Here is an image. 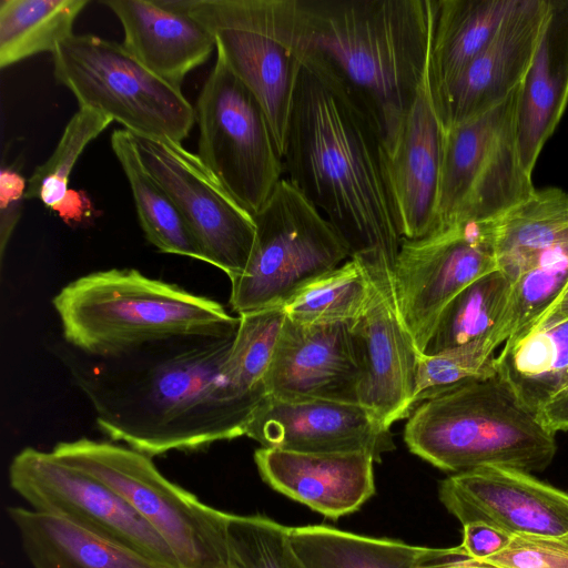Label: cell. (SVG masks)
<instances>
[{
  "mask_svg": "<svg viewBox=\"0 0 568 568\" xmlns=\"http://www.w3.org/2000/svg\"><path fill=\"white\" fill-rule=\"evenodd\" d=\"M237 332V331H236ZM235 334L174 337L71 364L110 439L150 457L199 450L245 435L261 402L223 374Z\"/></svg>",
  "mask_w": 568,
  "mask_h": 568,
  "instance_id": "6da1fadb",
  "label": "cell"
},
{
  "mask_svg": "<svg viewBox=\"0 0 568 568\" xmlns=\"http://www.w3.org/2000/svg\"><path fill=\"white\" fill-rule=\"evenodd\" d=\"M296 58L334 73L375 122L385 152L430 59L437 0H248Z\"/></svg>",
  "mask_w": 568,
  "mask_h": 568,
  "instance_id": "7a4b0ae2",
  "label": "cell"
},
{
  "mask_svg": "<svg viewBox=\"0 0 568 568\" xmlns=\"http://www.w3.org/2000/svg\"><path fill=\"white\" fill-rule=\"evenodd\" d=\"M297 60L301 70L282 154L285 178L333 224L352 255L382 252L394 266L403 237L382 135L334 73Z\"/></svg>",
  "mask_w": 568,
  "mask_h": 568,
  "instance_id": "3957f363",
  "label": "cell"
},
{
  "mask_svg": "<svg viewBox=\"0 0 568 568\" xmlns=\"http://www.w3.org/2000/svg\"><path fill=\"white\" fill-rule=\"evenodd\" d=\"M52 304L67 343L100 358L174 337L231 335L240 324L219 302L135 268L83 275Z\"/></svg>",
  "mask_w": 568,
  "mask_h": 568,
  "instance_id": "277c9868",
  "label": "cell"
},
{
  "mask_svg": "<svg viewBox=\"0 0 568 568\" xmlns=\"http://www.w3.org/2000/svg\"><path fill=\"white\" fill-rule=\"evenodd\" d=\"M555 435L497 375L420 403L404 428L413 454L452 474L544 470L557 450Z\"/></svg>",
  "mask_w": 568,
  "mask_h": 568,
  "instance_id": "5b68a950",
  "label": "cell"
},
{
  "mask_svg": "<svg viewBox=\"0 0 568 568\" xmlns=\"http://www.w3.org/2000/svg\"><path fill=\"white\" fill-rule=\"evenodd\" d=\"M52 454L114 490L169 545L181 568L231 565L229 513L169 480L150 456L128 446L80 438Z\"/></svg>",
  "mask_w": 568,
  "mask_h": 568,
  "instance_id": "8992f818",
  "label": "cell"
},
{
  "mask_svg": "<svg viewBox=\"0 0 568 568\" xmlns=\"http://www.w3.org/2000/svg\"><path fill=\"white\" fill-rule=\"evenodd\" d=\"M253 219L256 233L248 262L230 280V305L237 315L283 306L352 256L333 224L285 176Z\"/></svg>",
  "mask_w": 568,
  "mask_h": 568,
  "instance_id": "52a82bcc",
  "label": "cell"
},
{
  "mask_svg": "<svg viewBox=\"0 0 568 568\" xmlns=\"http://www.w3.org/2000/svg\"><path fill=\"white\" fill-rule=\"evenodd\" d=\"M53 74L80 108L99 111L136 135L181 143L195 109L123 44L94 34H72L52 52Z\"/></svg>",
  "mask_w": 568,
  "mask_h": 568,
  "instance_id": "ba28073f",
  "label": "cell"
},
{
  "mask_svg": "<svg viewBox=\"0 0 568 568\" xmlns=\"http://www.w3.org/2000/svg\"><path fill=\"white\" fill-rule=\"evenodd\" d=\"M519 85L486 113L445 130L434 232L496 220L536 191L516 144Z\"/></svg>",
  "mask_w": 568,
  "mask_h": 568,
  "instance_id": "9c48e42d",
  "label": "cell"
},
{
  "mask_svg": "<svg viewBox=\"0 0 568 568\" xmlns=\"http://www.w3.org/2000/svg\"><path fill=\"white\" fill-rule=\"evenodd\" d=\"M195 115L200 160L253 216L284 178L283 158L262 105L217 51Z\"/></svg>",
  "mask_w": 568,
  "mask_h": 568,
  "instance_id": "30bf717a",
  "label": "cell"
},
{
  "mask_svg": "<svg viewBox=\"0 0 568 568\" xmlns=\"http://www.w3.org/2000/svg\"><path fill=\"white\" fill-rule=\"evenodd\" d=\"M9 484L37 511L181 568L163 538L114 490L52 452L32 447L20 450L9 465Z\"/></svg>",
  "mask_w": 568,
  "mask_h": 568,
  "instance_id": "8fae6325",
  "label": "cell"
},
{
  "mask_svg": "<svg viewBox=\"0 0 568 568\" xmlns=\"http://www.w3.org/2000/svg\"><path fill=\"white\" fill-rule=\"evenodd\" d=\"M496 221H466L418 240L402 239L394 282L402 317L422 354L446 305L497 268Z\"/></svg>",
  "mask_w": 568,
  "mask_h": 568,
  "instance_id": "7c38bea8",
  "label": "cell"
},
{
  "mask_svg": "<svg viewBox=\"0 0 568 568\" xmlns=\"http://www.w3.org/2000/svg\"><path fill=\"white\" fill-rule=\"evenodd\" d=\"M138 154L155 181L166 191L190 227L203 262L223 271L230 280L248 262L256 227L197 154L181 143L132 133Z\"/></svg>",
  "mask_w": 568,
  "mask_h": 568,
  "instance_id": "4fadbf2b",
  "label": "cell"
},
{
  "mask_svg": "<svg viewBox=\"0 0 568 568\" xmlns=\"http://www.w3.org/2000/svg\"><path fill=\"white\" fill-rule=\"evenodd\" d=\"M371 284V298L353 324L362 379L359 404L386 426L409 417L415 405L416 371L420 352L402 317L393 264L382 252L355 254Z\"/></svg>",
  "mask_w": 568,
  "mask_h": 568,
  "instance_id": "5bb4252c",
  "label": "cell"
},
{
  "mask_svg": "<svg viewBox=\"0 0 568 568\" xmlns=\"http://www.w3.org/2000/svg\"><path fill=\"white\" fill-rule=\"evenodd\" d=\"M173 2L214 36L216 51L262 105L283 154L301 62L262 26L248 0Z\"/></svg>",
  "mask_w": 568,
  "mask_h": 568,
  "instance_id": "9a60e30c",
  "label": "cell"
},
{
  "mask_svg": "<svg viewBox=\"0 0 568 568\" xmlns=\"http://www.w3.org/2000/svg\"><path fill=\"white\" fill-rule=\"evenodd\" d=\"M444 507L463 525L483 523L509 537L568 541V495L523 470L485 466L439 483Z\"/></svg>",
  "mask_w": 568,
  "mask_h": 568,
  "instance_id": "2e32d148",
  "label": "cell"
},
{
  "mask_svg": "<svg viewBox=\"0 0 568 568\" xmlns=\"http://www.w3.org/2000/svg\"><path fill=\"white\" fill-rule=\"evenodd\" d=\"M245 436L261 447L296 453H364L381 463L396 445L389 427L358 403L266 396Z\"/></svg>",
  "mask_w": 568,
  "mask_h": 568,
  "instance_id": "e0dca14e",
  "label": "cell"
},
{
  "mask_svg": "<svg viewBox=\"0 0 568 568\" xmlns=\"http://www.w3.org/2000/svg\"><path fill=\"white\" fill-rule=\"evenodd\" d=\"M361 379L353 324H304L285 317L264 382L267 396L359 404Z\"/></svg>",
  "mask_w": 568,
  "mask_h": 568,
  "instance_id": "ac0fdd59",
  "label": "cell"
},
{
  "mask_svg": "<svg viewBox=\"0 0 568 568\" xmlns=\"http://www.w3.org/2000/svg\"><path fill=\"white\" fill-rule=\"evenodd\" d=\"M444 136L429 59L396 139L385 152L388 186L403 239L418 240L435 230Z\"/></svg>",
  "mask_w": 568,
  "mask_h": 568,
  "instance_id": "d6986e66",
  "label": "cell"
},
{
  "mask_svg": "<svg viewBox=\"0 0 568 568\" xmlns=\"http://www.w3.org/2000/svg\"><path fill=\"white\" fill-rule=\"evenodd\" d=\"M549 11V0H518L490 44L435 100L445 130L491 110L521 83Z\"/></svg>",
  "mask_w": 568,
  "mask_h": 568,
  "instance_id": "ffe728a7",
  "label": "cell"
},
{
  "mask_svg": "<svg viewBox=\"0 0 568 568\" xmlns=\"http://www.w3.org/2000/svg\"><path fill=\"white\" fill-rule=\"evenodd\" d=\"M254 462L271 488L331 519L358 510L375 494V462L368 454L261 447Z\"/></svg>",
  "mask_w": 568,
  "mask_h": 568,
  "instance_id": "44dd1931",
  "label": "cell"
},
{
  "mask_svg": "<svg viewBox=\"0 0 568 568\" xmlns=\"http://www.w3.org/2000/svg\"><path fill=\"white\" fill-rule=\"evenodd\" d=\"M124 31V48L160 78L181 89L184 78L216 50L211 31L172 0H108Z\"/></svg>",
  "mask_w": 568,
  "mask_h": 568,
  "instance_id": "7402d4cb",
  "label": "cell"
},
{
  "mask_svg": "<svg viewBox=\"0 0 568 568\" xmlns=\"http://www.w3.org/2000/svg\"><path fill=\"white\" fill-rule=\"evenodd\" d=\"M567 103L568 0H549L537 48L519 85L515 114L517 151L529 175Z\"/></svg>",
  "mask_w": 568,
  "mask_h": 568,
  "instance_id": "603a6c76",
  "label": "cell"
},
{
  "mask_svg": "<svg viewBox=\"0 0 568 568\" xmlns=\"http://www.w3.org/2000/svg\"><path fill=\"white\" fill-rule=\"evenodd\" d=\"M8 515L33 568H171L53 515L18 506Z\"/></svg>",
  "mask_w": 568,
  "mask_h": 568,
  "instance_id": "cb8c5ba5",
  "label": "cell"
},
{
  "mask_svg": "<svg viewBox=\"0 0 568 568\" xmlns=\"http://www.w3.org/2000/svg\"><path fill=\"white\" fill-rule=\"evenodd\" d=\"M518 0H437L430 43L435 100L490 44Z\"/></svg>",
  "mask_w": 568,
  "mask_h": 568,
  "instance_id": "d4e9b609",
  "label": "cell"
},
{
  "mask_svg": "<svg viewBox=\"0 0 568 568\" xmlns=\"http://www.w3.org/2000/svg\"><path fill=\"white\" fill-rule=\"evenodd\" d=\"M568 240V193L535 191L496 221V266L513 283L548 251Z\"/></svg>",
  "mask_w": 568,
  "mask_h": 568,
  "instance_id": "484cf974",
  "label": "cell"
},
{
  "mask_svg": "<svg viewBox=\"0 0 568 568\" xmlns=\"http://www.w3.org/2000/svg\"><path fill=\"white\" fill-rule=\"evenodd\" d=\"M513 281L498 268L462 290L443 310L423 354L436 355L474 344L495 352L507 341Z\"/></svg>",
  "mask_w": 568,
  "mask_h": 568,
  "instance_id": "4316f807",
  "label": "cell"
},
{
  "mask_svg": "<svg viewBox=\"0 0 568 568\" xmlns=\"http://www.w3.org/2000/svg\"><path fill=\"white\" fill-rule=\"evenodd\" d=\"M496 373L520 404L538 415L568 388V320L504 344Z\"/></svg>",
  "mask_w": 568,
  "mask_h": 568,
  "instance_id": "83f0119b",
  "label": "cell"
},
{
  "mask_svg": "<svg viewBox=\"0 0 568 568\" xmlns=\"http://www.w3.org/2000/svg\"><path fill=\"white\" fill-rule=\"evenodd\" d=\"M111 146L130 184L140 225L148 241L159 251L203 262L201 250L166 191L143 165L125 129L114 130Z\"/></svg>",
  "mask_w": 568,
  "mask_h": 568,
  "instance_id": "f1b7e54d",
  "label": "cell"
},
{
  "mask_svg": "<svg viewBox=\"0 0 568 568\" xmlns=\"http://www.w3.org/2000/svg\"><path fill=\"white\" fill-rule=\"evenodd\" d=\"M288 539L305 568H416L424 549L324 525L290 527Z\"/></svg>",
  "mask_w": 568,
  "mask_h": 568,
  "instance_id": "f546056e",
  "label": "cell"
},
{
  "mask_svg": "<svg viewBox=\"0 0 568 568\" xmlns=\"http://www.w3.org/2000/svg\"><path fill=\"white\" fill-rule=\"evenodd\" d=\"M88 3V0H1V69L38 53H52L73 34V23Z\"/></svg>",
  "mask_w": 568,
  "mask_h": 568,
  "instance_id": "4dcf8cb0",
  "label": "cell"
},
{
  "mask_svg": "<svg viewBox=\"0 0 568 568\" xmlns=\"http://www.w3.org/2000/svg\"><path fill=\"white\" fill-rule=\"evenodd\" d=\"M371 298L366 270L356 256L307 283L283 305L288 318L304 324L357 322Z\"/></svg>",
  "mask_w": 568,
  "mask_h": 568,
  "instance_id": "1f68e13d",
  "label": "cell"
},
{
  "mask_svg": "<svg viewBox=\"0 0 568 568\" xmlns=\"http://www.w3.org/2000/svg\"><path fill=\"white\" fill-rule=\"evenodd\" d=\"M240 324L223 374L240 396L262 402L265 377L286 317L283 306L239 315Z\"/></svg>",
  "mask_w": 568,
  "mask_h": 568,
  "instance_id": "d6a6232c",
  "label": "cell"
},
{
  "mask_svg": "<svg viewBox=\"0 0 568 568\" xmlns=\"http://www.w3.org/2000/svg\"><path fill=\"white\" fill-rule=\"evenodd\" d=\"M568 283V240L546 252L514 283L509 300L505 344L515 343L535 328Z\"/></svg>",
  "mask_w": 568,
  "mask_h": 568,
  "instance_id": "836d02e7",
  "label": "cell"
},
{
  "mask_svg": "<svg viewBox=\"0 0 568 568\" xmlns=\"http://www.w3.org/2000/svg\"><path fill=\"white\" fill-rule=\"evenodd\" d=\"M112 121L99 111L79 108L65 125L51 156L28 180L26 199H39L53 210L69 191V178L80 155Z\"/></svg>",
  "mask_w": 568,
  "mask_h": 568,
  "instance_id": "e575fe53",
  "label": "cell"
},
{
  "mask_svg": "<svg viewBox=\"0 0 568 568\" xmlns=\"http://www.w3.org/2000/svg\"><path fill=\"white\" fill-rule=\"evenodd\" d=\"M286 527L262 515L227 518V545L235 568H305L294 554Z\"/></svg>",
  "mask_w": 568,
  "mask_h": 568,
  "instance_id": "d590c367",
  "label": "cell"
},
{
  "mask_svg": "<svg viewBox=\"0 0 568 568\" xmlns=\"http://www.w3.org/2000/svg\"><path fill=\"white\" fill-rule=\"evenodd\" d=\"M495 375L496 356L480 345L468 344L436 355L420 354L414 405Z\"/></svg>",
  "mask_w": 568,
  "mask_h": 568,
  "instance_id": "8d00e7d4",
  "label": "cell"
},
{
  "mask_svg": "<svg viewBox=\"0 0 568 568\" xmlns=\"http://www.w3.org/2000/svg\"><path fill=\"white\" fill-rule=\"evenodd\" d=\"M481 561L498 568H568V541L510 537L500 551Z\"/></svg>",
  "mask_w": 568,
  "mask_h": 568,
  "instance_id": "74e56055",
  "label": "cell"
},
{
  "mask_svg": "<svg viewBox=\"0 0 568 568\" xmlns=\"http://www.w3.org/2000/svg\"><path fill=\"white\" fill-rule=\"evenodd\" d=\"M26 179L16 170L2 168L0 173V258L21 215L22 200L26 199Z\"/></svg>",
  "mask_w": 568,
  "mask_h": 568,
  "instance_id": "f35d334b",
  "label": "cell"
},
{
  "mask_svg": "<svg viewBox=\"0 0 568 568\" xmlns=\"http://www.w3.org/2000/svg\"><path fill=\"white\" fill-rule=\"evenodd\" d=\"M510 537L483 523L463 525V541L459 545L470 557L484 560L500 551Z\"/></svg>",
  "mask_w": 568,
  "mask_h": 568,
  "instance_id": "ab89813d",
  "label": "cell"
},
{
  "mask_svg": "<svg viewBox=\"0 0 568 568\" xmlns=\"http://www.w3.org/2000/svg\"><path fill=\"white\" fill-rule=\"evenodd\" d=\"M416 568H498L470 557L460 547L427 548L424 547Z\"/></svg>",
  "mask_w": 568,
  "mask_h": 568,
  "instance_id": "60d3db41",
  "label": "cell"
},
{
  "mask_svg": "<svg viewBox=\"0 0 568 568\" xmlns=\"http://www.w3.org/2000/svg\"><path fill=\"white\" fill-rule=\"evenodd\" d=\"M537 416L554 433L568 430V388L549 400Z\"/></svg>",
  "mask_w": 568,
  "mask_h": 568,
  "instance_id": "b9f144b4",
  "label": "cell"
},
{
  "mask_svg": "<svg viewBox=\"0 0 568 568\" xmlns=\"http://www.w3.org/2000/svg\"><path fill=\"white\" fill-rule=\"evenodd\" d=\"M90 200L82 192L68 191L64 199L53 209L64 222H80L90 214Z\"/></svg>",
  "mask_w": 568,
  "mask_h": 568,
  "instance_id": "7bdbcfd3",
  "label": "cell"
},
{
  "mask_svg": "<svg viewBox=\"0 0 568 568\" xmlns=\"http://www.w3.org/2000/svg\"><path fill=\"white\" fill-rule=\"evenodd\" d=\"M568 320V283L559 296L557 302L549 311L539 320L535 328L531 331L542 329ZM529 335V334H528Z\"/></svg>",
  "mask_w": 568,
  "mask_h": 568,
  "instance_id": "ee69618b",
  "label": "cell"
},
{
  "mask_svg": "<svg viewBox=\"0 0 568 568\" xmlns=\"http://www.w3.org/2000/svg\"><path fill=\"white\" fill-rule=\"evenodd\" d=\"M195 568H235L232 564L226 566H204V567H195Z\"/></svg>",
  "mask_w": 568,
  "mask_h": 568,
  "instance_id": "f6af8a7d",
  "label": "cell"
}]
</instances>
